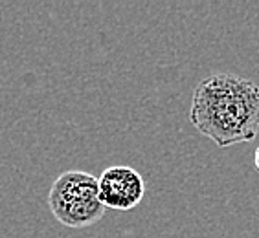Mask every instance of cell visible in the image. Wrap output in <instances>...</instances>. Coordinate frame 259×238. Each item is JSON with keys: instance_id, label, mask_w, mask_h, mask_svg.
Instances as JSON below:
<instances>
[{"instance_id": "3", "label": "cell", "mask_w": 259, "mask_h": 238, "mask_svg": "<svg viewBox=\"0 0 259 238\" xmlns=\"http://www.w3.org/2000/svg\"><path fill=\"white\" fill-rule=\"evenodd\" d=\"M98 191L101 204L107 209L129 211L142 202L145 184L138 170L127 165H114L101 172L98 178Z\"/></svg>"}, {"instance_id": "2", "label": "cell", "mask_w": 259, "mask_h": 238, "mask_svg": "<svg viewBox=\"0 0 259 238\" xmlns=\"http://www.w3.org/2000/svg\"><path fill=\"white\" fill-rule=\"evenodd\" d=\"M48 205L55 220L72 229L94 225L107 211L100 200L98 178L83 170L59 174L52 184Z\"/></svg>"}, {"instance_id": "4", "label": "cell", "mask_w": 259, "mask_h": 238, "mask_svg": "<svg viewBox=\"0 0 259 238\" xmlns=\"http://www.w3.org/2000/svg\"><path fill=\"white\" fill-rule=\"evenodd\" d=\"M254 163H255V169L259 170V147L255 149V152H254Z\"/></svg>"}, {"instance_id": "1", "label": "cell", "mask_w": 259, "mask_h": 238, "mask_svg": "<svg viewBox=\"0 0 259 238\" xmlns=\"http://www.w3.org/2000/svg\"><path fill=\"white\" fill-rule=\"evenodd\" d=\"M190 121L217 147L250 143L259 132V86L235 74H211L197 85Z\"/></svg>"}]
</instances>
